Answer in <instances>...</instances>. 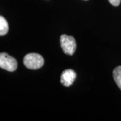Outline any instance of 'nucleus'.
<instances>
[{
	"label": "nucleus",
	"mask_w": 121,
	"mask_h": 121,
	"mask_svg": "<svg viewBox=\"0 0 121 121\" xmlns=\"http://www.w3.org/2000/svg\"><path fill=\"white\" fill-rule=\"evenodd\" d=\"M43 57L37 53H29L24 58V64L28 69H38L44 65Z\"/></svg>",
	"instance_id": "obj_1"
},
{
	"label": "nucleus",
	"mask_w": 121,
	"mask_h": 121,
	"mask_svg": "<svg viewBox=\"0 0 121 121\" xmlns=\"http://www.w3.org/2000/svg\"><path fill=\"white\" fill-rule=\"evenodd\" d=\"M60 45L63 52L67 55H72L76 50L77 44L73 36L63 35L60 36Z\"/></svg>",
	"instance_id": "obj_2"
},
{
	"label": "nucleus",
	"mask_w": 121,
	"mask_h": 121,
	"mask_svg": "<svg viewBox=\"0 0 121 121\" xmlns=\"http://www.w3.org/2000/svg\"><path fill=\"white\" fill-rule=\"evenodd\" d=\"M0 67L8 71H14L17 67L16 59L5 52L0 53Z\"/></svg>",
	"instance_id": "obj_3"
},
{
	"label": "nucleus",
	"mask_w": 121,
	"mask_h": 121,
	"mask_svg": "<svg viewBox=\"0 0 121 121\" xmlns=\"http://www.w3.org/2000/svg\"><path fill=\"white\" fill-rule=\"evenodd\" d=\"M76 78V73L72 69L65 70L61 75L60 82L66 87L71 86Z\"/></svg>",
	"instance_id": "obj_4"
},
{
	"label": "nucleus",
	"mask_w": 121,
	"mask_h": 121,
	"mask_svg": "<svg viewBox=\"0 0 121 121\" xmlns=\"http://www.w3.org/2000/svg\"><path fill=\"white\" fill-rule=\"evenodd\" d=\"M9 30L8 24L4 17L0 16V36L5 35Z\"/></svg>",
	"instance_id": "obj_5"
},
{
	"label": "nucleus",
	"mask_w": 121,
	"mask_h": 121,
	"mask_svg": "<svg viewBox=\"0 0 121 121\" xmlns=\"http://www.w3.org/2000/svg\"><path fill=\"white\" fill-rule=\"evenodd\" d=\"M113 78L118 87L121 90V66L117 67L113 71Z\"/></svg>",
	"instance_id": "obj_6"
},
{
	"label": "nucleus",
	"mask_w": 121,
	"mask_h": 121,
	"mask_svg": "<svg viewBox=\"0 0 121 121\" xmlns=\"http://www.w3.org/2000/svg\"><path fill=\"white\" fill-rule=\"evenodd\" d=\"M108 1L114 6H118L121 4V0H108Z\"/></svg>",
	"instance_id": "obj_7"
},
{
	"label": "nucleus",
	"mask_w": 121,
	"mask_h": 121,
	"mask_svg": "<svg viewBox=\"0 0 121 121\" xmlns=\"http://www.w3.org/2000/svg\"><path fill=\"white\" fill-rule=\"evenodd\" d=\"M86 1H87V0H86Z\"/></svg>",
	"instance_id": "obj_8"
}]
</instances>
